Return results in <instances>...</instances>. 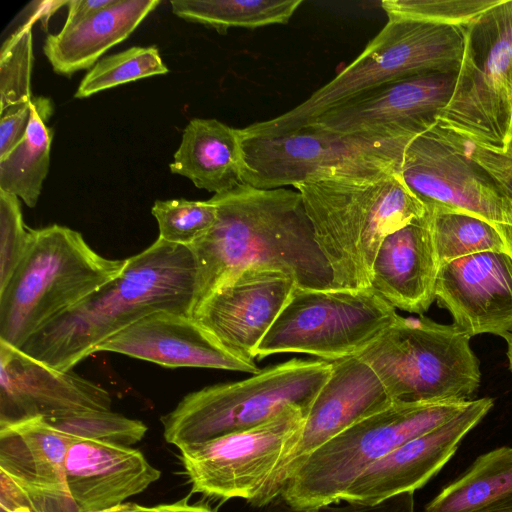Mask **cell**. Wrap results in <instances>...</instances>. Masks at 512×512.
<instances>
[{
  "instance_id": "6da1fadb",
  "label": "cell",
  "mask_w": 512,
  "mask_h": 512,
  "mask_svg": "<svg viewBox=\"0 0 512 512\" xmlns=\"http://www.w3.org/2000/svg\"><path fill=\"white\" fill-rule=\"evenodd\" d=\"M210 199L217 207L216 220L190 246L197 271L193 311L251 267L281 270L301 288H335L298 191L243 184Z\"/></svg>"
},
{
  "instance_id": "7a4b0ae2",
  "label": "cell",
  "mask_w": 512,
  "mask_h": 512,
  "mask_svg": "<svg viewBox=\"0 0 512 512\" xmlns=\"http://www.w3.org/2000/svg\"><path fill=\"white\" fill-rule=\"evenodd\" d=\"M196 262L190 247L159 238L127 258L122 273L30 336L20 349L71 371L99 344L157 311L193 314Z\"/></svg>"
},
{
  "instance_id": "3957f363",
  "label": "cell",
  "mask_w": 512,
  "mask_h": 512,
  "mask_svg": "<svg viewBox=\"0 0 512 512\" xmlns=\"http://www.w3.org/2000/svg\"><path fill=\"white\" fill-rule=\"evenodd\" d=\"M382 163L295 186L335 288L367 289L386 236L422 217L425 204Z\"/></svg>"
},
{
  "instance_id": "277c9868",
  "label": "cell",
  "mask_w": 512,
  "mask_h": 512,
  "mask_svg": "<svg viewBox=\"0 0 512 512\" xmlns=\"http://www.w3.org/2000/svg\"><path fill=\"white\" fill-rule=\"evenodd\" d=\"M126 263L99 255L68 227L31 229L24 257L0 290V340L20 348L44 325L119 276Z\"/></svg>"
},
{
  "instance_id": "5b68a950",
  "label": "cell",
  "mask_w": 512,
  "mask_h": 512,
  "mask_svg": "<svg viewBox=\"0 0 512 512\" xmlns=\"http://www.w3.org/2000/svg\"><path fill=\"white\" fill-rule=\"evenodd\" d=\"M464 45L461 27L388 17L362 53L327 84L293 109L241 128L243 136H273L297 129L349 99L401 78L457 73Z\"/></svg>"
},
{
  "instance_id": "8992f818",
  "label": "cell",
  "mask_w": 512,
  "mask_h": 512,
  "mask_svg": "<svg viewBox=\"0 0 512 512\" xmlns=\"http://www.w3.org/2000/svg\"><path fill=\"white\" fill-rule=\"evenodd\" d=\"M331 369L329 361L291 359L241 381L191 392L161 417L164 438L180 450L251 429L289 408L307 414Z\"/></svg>"
},
{
  "instance_id": "52a82bcc",
  "label": "cell",
  "mask_w": 512,
  "mask_h": 512,
  "mask_svg": "<svg viewBox=\"0 0 512 512\" xmlns=\"http://www.w3.org/2000/svg\"><path fill=\"white\" fill-rule=\"evenodd\" d=\"M470 339L455 324L398 315L358 356L374 370L393 402H467L481 381Z\"/></svg>"
},
{
  "instance_id": "ba28073f",
  "label": "cell",
  "mask_w": 512,
  "mask_h": 512,
  "mask_svg": "<svg viewBox=\"0 0 512 512\" xmlns=\"http://www.w3.org/2000/svg\"><path fill=\"white\" fill-rule=\"evenodd\" d=\"M468 402H393L310 453L287 480L279 498L302 509L342 501L367 468L401 444L445 423Z\"/></svg>"
},
{
  "instance_id": "9c48e42d",
  "label": "cell",
  "mask_w": 512,
  "mask_h": 512,
  "mask_svg": "<svg viewBox=\"0 0 512 512\" xmlns=\"http://www.w3.org/2000/svg\"><path fill=\"white\" fill-rule=\"evenodd\" d=\"M464 35L453 94L437 122L474 145L506 152L512 134V0L481 14Z\"/></svg>"
},
{
  "instance_id": "30bf717a",
  "label": "cell",
  "mask_w": 512,
  "mask_h": 512,
  "mask_svg": "<svg viewBox=\"0 0 512 512\" xmlns=\"http://www.w3.org/2000/svg\"><path fill=\"white\" fill-rule=\"evenodd\" d=\"M397 317L396 309L371 288L297 286L254 356L304 353L329 362L355 356Z\"/></svg>"
},
{
  "instance_id": "8fae6325",
  "label": "cell",
  "mask_w": 512,
  "mask_h": 512,
  "mask_svg": "<svg viewBox=\"0 0 512 512\" xmlns=\"http://www.w3.org/2000/svg\"><path fill=\"white\" fill-rule=\"evenodd\" d=\"M407 143L336 134L311 123L278 135L244 137V182L265 190L295 187L339 173L398 162Z\"/></svg>"
},
{
  "instance_id": "7c38bea8",
  "label": "cell",
  "mask_w": 512,
  "mask_h": 512,
  "mask_svg": "<svg viewBox=\"0 0 512 512\" xmlns=\"http://www.w3.org/2000/svg\"><path fill=\"white\" fill-rule=\"evenodd\" d=\"M470 144L437 122L407 143L398 171L425 205L466 211L493 224H512V200L473 159Z\"/></svg>"
},
{
  "instance_id": "4fadbf2b",
  "label": "cell",
  "mask_w": 512,
  "mask_h": 512,
  "mask_svg": "<svg viewBox=\"0 0 512 512\" xmlns=\"http://www.w3.org/2000/svg\"><path fill=\"white\" fill-rule=\"evenodd\" d=\"M305 416L289 408L251 429L180 449L192 492L251 503L295 445Z\"/></svg>"
},
{
  "instance_id": "5bb4252c",
  "label": "cell",
  "mask_w": 512,
  "mask_h": 512,
  "mask_svg": "<svg viewBox=\"0 0 512 512\" xmlns=\"http://www.w3.org/2000/svg\"><path fill=\"white\" fill-rule=\"evenodd\" d=\"M456 76L428 72L401 78L349 99L308 124L376 141H410L437 123Z\"/></svg>"
},
{
  "instance_id": "9a60e30c",
  "label": "cell",
  "mask_w": 512,
  "mask_h": 512,
  "mask_svg": "<svg viewBox=\"0 0 512 512\" xmlns=\"http://www.w3.org/2000/svg\"><path fill=\"white\" fill-rule=\"evenodd\" d=\"M331 363V374L315 396L295 445L251 505L267 506L279 498L287 480L310 453L393 403L380 378L358 355Z\"/></svg>"
},
{
  "instance_id": "2e32d148",
  "label": "cell",
  "mask_w": 512,
  "mask_h": 512,
  "mask_svg": "<svg viewBox=\"0 0 512 512\" xmlns=\"http://www.w3.org/2000/svg\"><path fill=\"white\" fill-rule=\"evenodd\" d=\"M297 283L289 274L251 267L211 294L192 316L232 355L255 363V350Z\"/></svg>"
},
{
  "instance_id": "e0dca14e",
  "label": "cell",
  "mask_w": 512,
  "mask_h": 512,
  "mask_svg": "<svg viewBox=\"0 0 512 512\" xmlns=\"http://www.w3.org/2000/svg\"><path fill=\"white\" fill-rule=\"evenodd\" d=\"M493 405L489 397L470 400L445 423L401 444L367 468L342 501L374 504L423 487L449 462Z\"/></svg>"
},
{
  "instance_id": "ac0fdd59",
  "label": "cell",
  "mask_w": 512,
  "mask_h": 512,
  "mask_svg": "<svg viewBox=\"0 0 512 512\" xmlns=\"http://www.w3.org/2000/svg\"><path fill=\"white\" fill-rule=\"evenodd\" d=\"M110 394L0 340V427L86 410H111Z\"/></svg>"
},
{
  "instance_id": "d6986e66",
  "label": "cell",
  "mask_w": 512,
  "mask_h": 512,
  "mask_svg": "<svg viewBox=\"0 0 512 512\" xmlns=\"http://www.w3.org/2000/svg\"><path fill=\"white\" fill-rule=\"evenodd\" d=\"M435 296L470 337L512 334V255L489 251L440 264Z\"/></svg>"
},
{
  "instance_id": "ffe728a7",
  "label": "cell",
  "mask_w": 512,
  "mask_h": 512,
  "mask_svg": "<svg viewBox=\"0 0 512 512\" xmlns=\"http://www.w3.org/2000/svg\"><path fill=\"white\" fill-rule=\"evenodd\" d=\"M165 367H199L257 374L261 369L228 352L193 316L157 311L97 347Z\"/></svg>"
},
{
  "instance_id": "44dd1931",
  "label": "cell",
  "mask_w": 512,
  "mask_h": 512,
  "mask_svg": "<svg viewBox=\"0 0 512 512\" xmlns=\"http://www.w3.org/2000/svg\"><path fill=\"white\" fill-rule=\"evenodd\" d=\"M161 476L137 449L77 439L65 460L70 495L82 512H101L146 490Z\"/></svg>"
},
{
  "instance_id": "7402d4cb",
  "label": "cell",
  "mask_w": 512,
  "mask_h": 512,
  "mask_svg": "<svg viewBox=\"0 0 512 512\" xmlns=\"http://www.w3.org/2000/svg\"><path fill=\"white\" fill-rule=\"evenodd\" d=\"M439 267L425 212L382 241L373 263L370 288L395 309L422 314L436 299Z\"/></svg>"
},
{
  "instance_id": "603a6c76",
  "label": "cell",
  "mask_w": 512,
  "mask_h": 512,
  "mask_svg": "<svg viewBox=\"0 0 512 512\" xmlns=\"http://www.w3.org/2000/svg\"><path fill=\"white\" fill-rule=\"evenodd\" d=\"M160 2L115 0L101 11L74 23L64 24L47 36L43 51L55 73L71 76L92 68L110 48L123 42Z\"/></svg>"
},
{
  "instance_id": "cb8c5ba5",
  "label": "cell",
  "mask_w": 512,
  "mask_h": 512,
  "mask_svg": "<svg viewBox=\"0 0 512 512\" xmlns=\"http://www.w3.org/2000/svg\"><path fill=\"white\" fill-rule=\"evenodd\" d=\"M78 438L43 418L0 427V471L28 492L70 495L65 460Z\"/></svg>"
},
{
  "instance_id": "d4e9b609",
  "label": "cell",
  "mask_w": 512,
  "mask_h": 512,
  "mask_svg": "<svg viewBox=\"0 0 512 512\" xmlns=\"http://www.w3.org/2000/svg\"><path fill=\"white\" fill-rule=\"evenodd\" d=\"M243 143L241 129L217 119H191L183 131L170 171L214 194L233 190L245 184Z\"/></svg>"
},
{
  "instance_id": "484cf974",
  "label": "cell",
  "mask_w": 512,
  "mask_h": 512,
  "mask_svg": "<svg viewBox=\"0 0 512 512\" xmlns=\"http://www.w3.org/2000/svg\"><path fill=\"white\" fill-rule=\"evenodd\" d=\"M52 112L49 98L33 97L24 136L0 158V190L21 198L30 208L36 206L49 171L53 133L47 122Z\"/></svg>"
},
{
  "instance_id": "4316f807",
  "label": "cell",
  "mask_w": 512,
  "mask_h": 512,
  "mask_svg": "<svg viewBox=\"0 0 512 512\" xmlns=\"http://www.w3.org/2000/svg\"><path fill=\"white\" fill-rule=\"evenodd\" d=\"M510 494L512 447L502 446L478 456L423 512H475Z\"/></svg>"
},
{
  "instance_id": "83f0119b",
  "label": "cell",
  "mask_w": 512,
  "mask_h": 512,
  "mask_svg": "<svg viewBox=\"0 0 512 512\" xmlns=\"http://www.w3.org/2000/svg\"><path fill=\"white\" fill-rule=\"evenodd\" d=\"M302 0H173L172 12L225 34L230 28L254 29L286 24Z\"/></svg>"
},
{
  "instance_id": "f1b7e54d",
  "label": "cell",
  "mask_w": 512,
  "mask_h": 512,
  "mask_svg": "<svg viewBox=\"0 0 512 512\" xmlns=\"http://www.w3.org/2000/svg\"><path fill=\"white\" fill-rule=\"evenodd\" d=\"M439 263L464 256L506 251L495 224L472 213L441 205H425Z\"/></svg>"
},
{
  "instance_id": "f546056e",
  "label": "cell",
  "mask_w": 512,
  "mask_h": 512,
  "mask_svg": "<svg viewBox=\"0 0 512 512\" xmlns=\"http://www.w3.org/2000/svg\"><path fill=\"white\" fill-rule=\"evenodd\" d=\"M168 71L156 47H131L98 61L81 81L75 98H87L121 84L163 75Z\"/></svg>"
},
{
  "instance_id": "4dcf8cb0",
  "label": "cell",
  "mask_w": 512,
  "mask_h": 512,
  "mask_svg": "<svg viewBox=\"0 0 512 512\" xmlns=\"http://www.w3.org/2000/svg\"><path fill=\"white\" fill-rule=\"evenodd\" d=\"M43 419L75 438L123 446L139 442L147 432V426L142 421L111 410H86Z\"/></svg>"
},
{
  "instance_id": "1f68e13d",
  "label": "cell",
  "mask_w": 512,
  "mask_h": 512,
  "mask_svg": "<svg viewBox=\"0 0 512 512\" xmlns=\"http://www.w3.org/2000/svg\"><path fill=\"white\" fill-rule=\"evenodd\" d=\"M26 22L14 31L0 50V113L32 100V26Z\"/></svg>"
},
{
  "instance_id": "d6a6232c",
  "label": "cell",
  "mask_w": 512,
  "mask_h": 512,
  "mask_svg": "<svg viewBox=\"0 0 512 512\" xmlns=\"http://www.w3.org/2000/svg\"><path fill=\"white\" fill-rule=\"evenodd\" d=\"M151 213L158 223L159 239L190 247L212 227L217 217V207L211 199L157 200Z\"/></svg>"
},
{
  "instance_id": "836d02e7",
  "label": "cell",
  "mask_w": 512,
  "mask_h": 512,
  "mask_svg": "<svg viewBox=\"0 0 512 512\" xmlns=\"http://www.w3.org/2000/svg\"><path fill=\"white\" fill-rule=\"evenodd\" d=\"M501 0H385L388 17L406 18L465 28Z\"/></svg>"
},
{
  "instance_id": "e575fe53",
  "label": "cell",
  "mask_w": 512,
  "mask_h": 512,
  "mask_svg": "<svg viewBox=\"0 0 512 512\" xmlns=\"http://www.w3.org/2000/svg\"><path fill=\"white\" fill-rule=\"evenodd\" d=\"M31 229L25 226L18 197L0 190V290L27 250Z\"/></svg>"
},
{
  "instance_id": "d590c367",
  "label": "cell",
  "mask_w": 512,
  "mask_h": 512,
  "mask_svg": "<svg viewBox=\"0 0 512 512\" xmlns=\"http://www.w3.org/2000/svg\"><path fill=\"white\" fill-rule=\"evenodd\" d=\"M413 494H398L374 504L345 501V505L328 504L312 509L296 508L277 498L267 505L265 512H414Z\"/></svg>"
},
{
  "instance_id": "8d00e7d4",
  "label": "cell",
  "mask_w": 512,
  "mask_h": 512,
  "mask_svg": "<svg viewBox=\"0 0 512 512\" xmlns=\"http://www.w3.org/2000/svg\"><path fill=\"white\" fill-rule=\"evenodd\" d=\"M473 159L480 164L512 200V152L495 151L471 143Z\"/></svg>"
},
{
  "instance_id": "74e56055",
  "label": "cell",
  "mask_w": 512,
  "mask_h": 512,
  "mask_svg": "<svg viewBox=\"0 0 512 512\" xmlns=\"http://www.w3.org/2000/svg\"><path fill=\"white\" fill-rule=\"evenodd\" d=\"M31 116V101L0 113V158L8 154L24 136Z\"/></svg>"
},
{
  "instance_id": "f35d334b",
  "label": "cell",
  "mask_w": 512,
  "mask_h": 512,
  "mask_svg": "<svg viewBox=\"0 0 512 512\" xmlns=\"http://www.w3.org/2000/svg\"><path fill=\"white\" fill-rule=\"evenodd\" d=\"M0 512H38L28 492L0 471Z\"/></svg>"
},
{
  "instance_id": "ab89813d",
  "label": "cell",
  "mask_w": 512,
  "mask_h": 512,
  "mask_svg": "<svg viewBox=\"0 0 512 512\" xmlns=\"http://www.w3.org/2000/svg\"><path fill=\"white\" fill-rule=\"evenodd\" d=\"M68 1L64 0H47V1H32L24 9L25 20L23 22H32L40 20L43 27L47 28L49 19L61 7L67 6Z\"/></svg>"
},
{
  "instance_id": "60d3db41",
  "label": "cell",
  "mask_w": 512,
  "mask_h": 512,
  "mask_svg": "<svg viewBox=\"0 0 512 512\" xmlns=\"http://www.w3.org/2000/svg\"><path fill=\"white\" fill-rule=\"evenodd\" d=\"M115 0H69L65 24L83 20L111 5Z\"/></svg>"
},
{
  "instance_id": "b9f144b4",
  "label": "cell",
  "mask_w": 512,
  "mask_h": 512,
  "mask_svg": "<svg viewBox=\"0 0 512 512\" xmlns=\"http://www.w3.org/2000/svg\"><path fill=\"white\" fill-rule=\"evenodd\" d=\"M160 512H213L209 507L201 504H189L188 498L172 504L158 505Z\"/></svg>"
},
{
  "instance_id": "7bdbcfd3",
  "label": "cell",
  "mask_w": 512,
  "mask_h": 512,
  "mask_svg": "<svg viewBox=\"0 0 512 512\" xmlns=\"http://www.w3.org/2000/svg\"><path fill=\"white\" fill-rule=\"evenodd\" d=\"M101 512H160L158 506L145 507L135 503H122Z\"/></svg>"
},
{
  "instance_id": "ee69618b",
  "label": "cell",
  "mask_w": 512,
  "mask_h": 512,
  "mask_svg": "<svg viewBox=\"0 0 512 512\" xmlns=\"http://www.w3.org/2000/svg\"><path fill=\"white\" fill-rule=\"evenodd\" d=\"M475 512H512V494Z\"/></svg>"
},
{
  "instance_id": "f6af8a7d",
  "label": "cell",
  "mask_w": 512,
  "mask_h": 512,
  "mask_svg": "<svg viewBox=\"0 0 512 512\" xmlns=\"http://www.w3.org/2000/svg\"><path fill=\"white\" fill-rule=\"evenodd\" d=\"M495 226L503 237L508 252L512 255V224L503 223Z\"/></svg>"
},
{
  "instance_id": "bcb514c9",
  "label": "cell",
  "mask_w": 512,
  "mask_h": 512,
  "mask_svg": "<svg viewBox=\"0 0 512 512\" xmlns=\"http://www.w3.org/2000/svg\"><path fill=\"white\" fill-rule=\"evenodd\" d=\"M508 349H507V357L509 360V366L512 371V334L507 339Z\"/></svg>"
},
{
  "instance_id": "7dc6e473",
  "label": "cell",
  "mask_w": 512,
  "mask_h": 512,
  "mask_svg": "<svg viewBox=\"0 0 512 512\" xmlns=\"http://www.w3.org/2000/svg\"><path fill=\"white\" fill-rule=\"evenodd\" d=\"M508 150L512 152V134H511V139H510Z\"/></svg>"
}]
</instances>
